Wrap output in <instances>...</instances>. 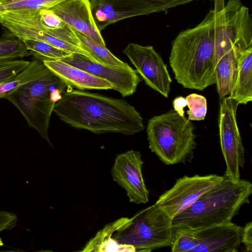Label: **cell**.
<instances>
[{"label": "cell", "mask_w": 252, "mask_h": 252, "mask_svg": "<svg viewBox=\"0 0 252 252\" xmlns=\"http://www.w3.org/2000/svg\"><path fill=\"white\" fill-rule=\"evenodd\" d=\"M71 89L63 94L53 108L57 116L70 126L95 134L126 135L144 129L140 114L125 100Z\"/></svg>", "instance_id": "obj_1"}, {"label": "cell", "mask_w": 252, "mask_h": 252, "mask_svg": "<svg viewBox=\"0 0 252 252\" xmlns=\"http://www.w3.org/2000/svg\"><path fill=\"white\" fill-rule=\"evenodd\" d=\"M214 30L211 8L200 23L182 31L173 40L170 65L183 87L203 91L216 84Z\"/></svg>", "instance_id": "obj_2"}, {"label": "cell", "mask_w": 252, "mask_h": 252, "mask_svg": "<svg viewBox=\"0 0 252 252\" xmlns=\"http://www.w3.org/2000/svg\"><path fill=\"white\" fill-rule=\"evenodd\" d=\"M252 184L223 176L222 181L172 219L174 226L191 229L231 221L242 206L249 203Z\"/></svg>", "instance_id": "obj_3"}, {"label": "cell", "mask_w": 252, "mask_h": 252, "mask_svg": "<svg viewBox=\"0 0 252 252\" xmlns=\"http://www.w3.org/2000/svg\"><path fill=\"white\" fill-rule=\"evenodd\" d=\"M69 88L50 70L38 79L12 90L4 98L12 103L29 126L52 146L48 135L51 115L55 103Z\"/></svg>", "instance_id": "obj_4"}, {"label": "cell", "mask_w": 252, "mask_h": 252, "mask_svg": "<svg viewBox=\"0 0 252 252\" xmlns=\"http://www.w3.org/2000/svg\"><path fill=\"white\" fill-rule=\"evenodd\" d=\"M194 128L174 110L154 116L146 128L149 147L166 165L190 161L196 146Z\"/></svg>", "instance_id": "obj_5"}, {"label": "cell", "mask_w": 252, "mask_h": 252, "mask_svg": "<svg viewBox=\"0 0 252 252\" xmlns=\"http://www.w3.org/2000/svg\"><path fill=\"white\" fill-rule=\"evenodd\" d=\"M174 231L172 219L155 204L131 218L112 237L119 243L133 246L135 252H149L170 247Z\"/></svg>", "instance_id": "obj_6"}, {"label": "cell", "mask_w": 252, "mask_h": 252, "mask_svg": "<svg viewBox=\"0 0 252 252\" xmlns=\"http://www.w3.org/2000/svg\"><path fill=\"white\" fill-rule=\"evenodd\" d=\"M194 0H90V2L93 19L101 32L108 25L126 18L166 12Z\"/></svg>", "instance_id": "obj_7"}, {"label": "cell", "mask_w": 252, "mask_h": 252, "mask_svg": "<svg viewBox=\"0 0 252 252\" xmlns=\"http://www.w3.org/2000/svg\"><path fill=\"white\" fill-rule=\"evenodd\" d=\"M239 104L224 97L220 99L218 119L221 151L226 163L224 177L234 180L240 179V168L244 167L245 150L237 121Z\"/></svg>", "instance_id": "obj_8"}, {"label": "cell", "mask_w": 252, "mask_h": 252, "mask_svg": "<svg viewBox=\"0 0 252 252\" xmlns=\"http://www.w3.org/2000/svg\"><path fill=\"white\" fill-rule=\"evenodd\" d=\"M223 176L216 174L184 176L161 194L155 204L173 219L194 203L203 194L219 184Z\"/></svg>", "instance_id": "obj_9"}, {"label": "cell", "mask_w": 252, "mask_h": 252, "mask_svg": "<svg viewBox=\"0 0 252 252\" xmlns=\"http://www.w3.org/2000/svg\"><path fill=\"white\" fill-rule=\"evenodd\" d=\"M123 53L146 85L164 97H168L172 80L166 64L153 46L130 43Z\"/></svg>", "instance_id": "obj_10"}, {"label": "cell", "mask_w": 252, "mask_h": 252, "mask_svg": "<svg viewBox=\"0 0 252 252\" xmlns=\"http://www.w3.org/2000/svg\"><path fill=\"white\" fill-rule=\"evenodd\" d=\"M61 61L108 82L112 89L124 97L132 95L142 79L127 63L122 65L103 64L77 53H72Z\"/></svg>", "instance_id": "obj_11"}, {"label": "cell", "mask_w": 252, "mask_h": 252, "mask_svg": "<svg viewBox=\"0 0 252 252\" xmlns=\"http://www.w3.org/2000/svg\"><path fill=\"white\" fill-rule=\"evenodd\" d=\"M184 228L190 252H237L241 244L242 227L232 221L196 229Z\"/></svg>", "instance_id": "obj_12"}, {"label": "cell", "mask_w": 252, "mask_h": 252, "mask_svg": "<svg viewBox=\"0 0 252 252\" xmlns=\"http://www.w3.org/2000/svg\"><path fill=\"white\" fill-rule=\"evenodd\" d=\"M143 165L141 153L131 150L118 155L111 169L114 181L126 191L129 201L137 204L149 201V192L142 172Z\"/></svg>", "instance_id": "obj_13"}, {"label": "cell", "mask_w": 252, "mask_h": 252, "mask_svg": "<svg viewBox=\"0 0 252 252\" xmlns=\"http://www.w3.org/2000/svg\"><path fill=\"white\" fill-rule=\"evenodd\" d=\"M2 22L41 30L85 51L75 31L49 9L29 13L3 11L0 13V23Z\"/></svg>", "instance_id": "obj_14"}, {"label": "cell", "mask_w": 252, "mask_h": 252, "mask_svg": "<svg viewBox=\"0 0 252 252\" xmlns=\"http://www.w3.org/2000/svg\"><path fill=\"white\" fill-rule=\"evenodd\" d=\"M49 9L74 30L105 46L93 19L90 0H65Z\"/></svg>", "instance_id": "obj_15"}, {"label": "cell", "mask_w": 252, "mask_h": 252, "mask_svg": "<svg viewBox=\"0 0 252 252\" xmlns=\"http://www.w3.org/2000/svg\"><path fill=\"white\" fill-rule=\"evenodd\" d=\"M46 66L69 86L81 90H110V83L61 60H43Z\"/></svg>", "instance_id": "obj_16"}, {"label": "cell", "mask_w": 252, "mask_h": 252, "mask_svg": "<svg viewBox=\"0 0 252 252\" xmlns=\"http://www.w3.org/2000/svg\"><path fill=\"white\" fill-rule=\"evenodd\" d=\"M131 218H121L106 224L86 244L81 252H135L133 246L119 243L112 237L113 234L122 229Z\"/></svg>", "instance_id": "obj_17"}, {"label": "cell", "mask_w": 252, "mask_h": 252, "mask_svg": "<svg viewBox=\"0 0 252 252\" xmlns=\"http://www.w3.org/2000/svg\"><path fill=\"white\" fill-rule=\"evenodd\" d=\"M237 70L231 92L228 97L238 104L252 101V47L240 51Z\"/></svg>", "instance_id": "obj_18"}, {"label": "cell", "mask_w": 252, "mask_h": 252, "mask_svg": "<svg viewBox=\"0 0 252 252\" xmlns=\"http://www.w3.org/2000/svg\"><path fill=\"white\" fill-rule=\"evenodd\" d=\"M0 24L21 40L28 39L43 41L71 53L82 54L94 60L86 52L41 30L31 27L20 26L7 22H0Z\"/></svg>", "instance_id": "obj_19"}, {"label": "cell", "mask_w": 252, "mask_h": 252, "mask_svg": "<svg viewBox=\"0 0 252 252\" xmlns=\"http://www.w3.org/2000/svg\"><path fill=\"white\" fill-rule=\"evenodd\" d=\"M50 69L42 61L35 59L30 65L6 82L0 84V98L17 88L41 77Z\"/></svg>", "instance_id": "obj_20"}, {"label": "cell", "mask_w": 252, "mask_h": 252, "mask_svg": "<svg viewBox=\"0 0 252 252\" xmlns=\"http://www.w3.org/2000/svg\"><path fill=\"white\" fill-rule=\"evenodd\" d=\"M75 32L83 50L96 62L111 65H122L126 63L114 56L105 45L76 31Z\"/></svg>", "instance_id": "obj_21"}, {"label": "cell", "mask_w": 252, "mask_h": 252, "mask_svg": "<svg viewBox=\"0 0 252 252\" xmlns=\"http://www.w3.org/2000/svg\"><path fill=\"white\" fill-rule=\"evenodd\" d=\"M22 40L30 53L32 54L35 59L40 61L61 60L72 53L43 41L28 39Z\"/></svg>", "instance_id": "obj_22"}, {"label": "cell", "mask_w": 252, "mask_h": 252, "mask_svg": "<svg viewBox=\"0 0 252 252\" xmlns=\"http://www.w3.org/2000/svg\"><path fill=\"white\" fill-rule=\"evenodd\" d=\"M63 0H16L5 3L1 6L5 11L29 13L50 9Z\"/></svg>", "instance_id": "obj_23"}, {"label": "cell", "mask_w": 252, "mask_h": 252, "mask_svg": "<svg viewBox=\"0 0 252 252\" xmlns=\"http://www.w3.org/2000/svg\"><path fill=\"white\" fill-rule=\"evenodd\" d=\"M29 53L24 42L11 33L0 38V60L23 58Z\"/></svg>", "instance_id": "obj_24"}, {"label": "cell", "mask_w": 252, "mask_h": 252, "mask_svg": "<svg viewBox=\"0 0 252 252\" xmlns=\"http://www.w3.org/2000/svg\"><path fill=\"white\" fill-rule=\"evenodd\" d=\"M189 110L187 111L188 119L190 121L203 120L207 112L206 98L197 94H191L186 97Z\"/></svg>", "instance_id": "obj_25"}, {"label": "cell", "mask_w": 252, "mask_h": 252, "mask_svg": "<svg viewBox=\"0 0 252 252\" xmlns=\"http://www.w3.org/2000/svg\"><path fill=\"white\" fill-rule=\"evenodd\" d=\"M30 63L29 61L17 59L0 60V84L13 77Z\"/></svg>", "instance_id": "obj_26"}, {"label": "cell", "mask_w": 252, "mask_h": 252, "mask_svg": "<svg viewBox=\"0 0 252 252\" xmlns=\"http://www.w3.org/2000/svg\"><path fill=\"white\" fill-rule=\"evenodd\" d=\"M18 218L12 212L0 211V232L9 230L16 226Z\"/></svg>", "instance_id": "obj_27"}, {"label": "cell", "mask_w": 252, "mask_h": 252, "mask_svg": "<svg viewBox=\"0 0 252 252\" xmlns=\"http://www.w3.org/2000/svg\"><path fill=\"white\" fill-rule=\"evenodd\" d=\"M241 242L247 252H252V222L251 221L242 229Z\"/></svg>", "instance_id": "obj_28"}, {"label": "cell", "mask_w": 252, "mask_h": 252, "mask_svg": "<svg viewBox=\"0 0 252 252\" xmlns=\"http://www.w3.org/2000/svg\"><path fill=\"white\" fill-rule=\"evenodd\" d=\"M174 110L176 111L180 116L184 117V108L187 106V100L183 96L176 97L173 101Z\"/></svg>", "instance_id": "obj_29"}, {"label": "cell", "mask_w": 252, "mask_h": 252, "mask_svg": "<svg viewBox=\"0 0 252 252\" xmlns=\"http://www.w3.org/2000/svg\"><path fill=\"white\" fill-rule=\"evenodd\" d=\"M14 0H0V5H2L5 3L14 1Z\"/></svg>", "instance_id": "obj_30"}, {"label": "cell", "mask_w": 252, "mask_h": 252, "mask_svg": "<svg viewBox=\"0 0 252 252\" xmlns=\"http://www.w3.org/2000/svg\"><path fill=\"white\" fill-rule=\"evenodd\" d=\"M3 10V9L1 6V5H0V13L2 12Z\"/></svg>", "instance_id": "obj_31"}]
</instances>
